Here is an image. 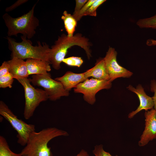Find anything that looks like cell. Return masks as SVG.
<instances>
[{"mask_svg": "<svg viewBox=\"0 0 156 156\" xmlns=\"http://www.w3.org/2000/svg\"><path fill=\"white\" fill-rule=\"evenodd\" d=\"M68 135L66 131L54 127L34 131L30 135L20 154L22 156H53L51 148L48 146L49 142L55 138Z\"/></svg>", "mask_w": 156, "mask_h": 156, "instance_id": "obj_1", "label": "cell"}, {"mask_svg": "<svg viewBox=\"0 0 156 156\" xmlns=\"http://www.w3.org/2000/svg\"><path fill=\"white\" fill-rule=\"evenodd\" d=\"M75 45L83 48L85 51L88 59L91 57L90 49L91 44L88 38L82 36L80 33H77L71 37L63 34L58 37L50 49L49 61L54 69L59 70L60 68V64L65 58L68 50Z\"/></svg>", "mask_w": 156, "mask_h": 156, "instance_id": "obj_2", "label": "cell"}, {"mask_svg": "<svg viewBox=\"0 0 156 156\" xmlns=\"http://www.w3.org/2000/svg\"><path fill=\"white\" fill-rule=\"evenodd\" d=\"M22 41L16 42L14 39L7 36L9 48L12 51V58L16 57L23 60L33 59L44 60L50 63L49 55L50 49L45 42L41 44L38 42V45L33 46L32 42L23 36Z\"/></svg>", "mask_w": 156, "mask_h": 156, "instance_id": "obj_3", "label": "cell"}, {"mask_svg": "<svg viewBox=\"0 0 156 156\" xmlns=\"http://www.w3.org/2000/svg\"><path fill=\"white\" fill-rule=\"evenodd\" d=\"M35 4L27 13L17 18H13L7 13L3 15L2 18L8 28V36H17L19 34L28 39L32 38L36 34L39 25V21L34 16Z\"/></svg>", "mask_w": 156, "mask_h": 156, "instance_id": "obj_4", "label": "cell"}, {"mask_svg": "<svg viewBox=\"0 0 156 156\" xmlns=\"http://www.w3.org/2000/svg\"><path fill=\"white\" fill-rule=\"evenodd\" d=\"M17 80L24 89L25 102L23 115L25 118L28 120L33 116L41 102L49 99V96L44 90L33 87L31 84L30 78H22Z\"/></svg>", "mask_w": 156, "mask_h": 156, "instance_id": "obj_5", "label": "cell"}, {"mask_svg": "<svg viewBox=\"0 0 156 156\" xmlns=\"http://www.w3.org/2000/svg\"><path fill=\"white\" fill-rule=\"evenodd\" d=\"M0 114L17 132L18 143L21 146H25L30 135L35 131V125L28 124L18 119L2 101H0Z\"/></svg>", "mask_w": 156, "mask_h": 156, "instance_id": "obj_6", "label": "cell"}, {"mask_svg": "<svg viewBox=\"0 0 156 156\" xmlns=\"http://www.w3.org/2000/svg\"><path fill=\"white\" fill-rule=\"evenodd\" d=\"M30 78L31 83L34 86L42 87L48 94L49 99L55 101L62 96H67L69 91L66 90L59 81L51 78L50 74L33 75Z\"/></svg>", "mask_w": 156, "mask_h": 156, "instance_id": "obj_7", "label": "cell"}, {"mask_svg": "<svg viewBox=\"0 0 156 156\" xmlns=\"http://www.w3.org/2000/svg\"><path fill=\"white\" fill-rule=\"evenodd\" d=\"M112 86V82L110 81L92 78L80 83L74 89V92L83 94L84 100L89 104L93 105L96 101V93L103 89H109Z\"/></svg>", "mask_w": 156, "mask_h": 156, "instance_id": "obj_8", "label": "cell"}, {"mask_svg": "<svg viewBox=\"0 0 156 156\" xmlns=\"http://www.w3.org/2000/svg\"><path fill=\"white\" fill-rule=\"evenodd\" d=\"M117 55V53L115 49L110 47L103 58L111 82L119 78H129L133 74L132 72L118 64L116 59Z\"/></svg>", "mask_w": 156, "mask_h": 156, "instance_id": "obj_9", "label": "cell"}, {"mask_svg": "<svg viewBox=\"0 0 156 156\" xmlns=\"http://www.w3.org/2000/svg\"><path fill=\"white\" fill-rule=\"evenodd\" d=\"M144 116V129L138 142V145L141 147L156 139V111L153 108L146 111Z\"/></svg>", "mask_w": 156, "mask_h": 156, "instance_id": "obj_10", "label": "cell"}, {"mask_svg": "<svg viewBox=\"0 0 156 156\" xmlns=\"http://www.w3.org/2000/svg\"><path fill=\"white\" fill-rule=\"evenodd\" d=\"M127 88L137 95L140 101L139 105L137 109L129 114V118L131 119L133 118L137 113L143 110L146 111L153 108L154 102L152 97L147 95L141 84H138L136 88L129 85Z\"/></svg>", "mask_w": 156, "mask_h": 156, "instance_id": "obj_11", "label": "cell"}, {"mask_svg": "<svg viewBox=\"0 0 156 156\" xmlns=\"http://www.w3.org/2000/svg\"><path fill=\"white\" fill-rule=\"evenodd\" d=\"M88 79L84 72L76 73L68 71L63 76L56 78L55 80L60 82L65 89L69 91L72 88H75L80 83Z\"/></svg>", "mask_w": 156, "mask_h": 156, "instance_id": "obj_12", "label": "cell"}, {"mask_svg": "<svg viewBox=\"0 0 156 156\" xmlns=\"http://www.w3.org/2000/svg\"><path fill=\"white\" fill-rule=\"evenodd\" d=\"M10 66V73L13 78L17 80L27 78L29 76L26 61L16 57L7 61Z\"/></svg>", "mask_w": 156, "mask_h": 156, "instance_id": "obj_13", "label": "cell"}, {"mask_svg": "<svg viewBox=\"0 0 156 156\" xmlns=\"http://www.w3.org/2000/svg\"><path fill=\"white\" fill-rule=\"evenodd\" d=\"M29 75H44L51 70L50 63L38 59H29L25 61Z\"/></svg>", "mask_w": 156, "mask_h": 156, "instance_id": "obj_14", "label": "cell"}, {"mask_svg": "<svg viewBox=\"0 0 156 156\" xmlns=\"http://www.w3.org/2000/svg\"><path fill=\"white\" fill-rule=\"evenodd\" d=\"M84 73L88 78L92 77L97 79L110 81V77L107 73L103 58L98 59L95 66Z\"/></svg>", "mask_w": 156, "mask_h": 156, "instance_id": "obj_15", "label": "cell"}, {"mask_svg": "<svg viewBox=\"0 0 156 156\" xmlns=\"http://www.w3.org/2000/svg\"><path fill=\"white\" fill-rule=\"evenodd\" d=\"M61 18L64 22L67 36L69 37L73 36L77 26V21L73 15L66 10L64 12Z\"/></svg>", "mask_w": 156, "mask_h": 156, "instance_id": "obj_16", "label": "cell"}, {"mask_svg": "<svg viewBox=\"0 0 156 156\" xmlns=\"http://www.w3.org/2000/svg\"><path fill=\"white\" fill-rule=\"evenodd\" d=\"M136 24L141 28H150L156 29V14L149 17L138 20Z\"/></svg>", "mask_w": 156, "mask_h": 156, "instance_id": "obj_17", "label": "cell"}, {"mask_svg": "<svg viewBox=\"0 0 156 156\" xmlns=\"http://www.w3.org/2000/svg\"><path fill=\"white\" fill-rule=\"evenodd\" d=\"M0 156H22L20 153L13 152L10 149L5 138L0 136Z\"/></svg>", "mask_w": 156, "mask_h": 156, "instance_id": "obj_18", "label": "cell"}, {"mask_svg": "<svg viewBox=\"0 0 156 156\" xmlns=\"http://www.w3.org/2000/svg\"><path fill=\"white\" fill-rule=\"evenodd\" d=\"M14 78L10 73L0 77V88H5L12 87Z\"/></svg>", "mask_w": 156, "mask_h": 156, "instance_id": "obj_19", "label": "cell"}, {"mask_svg": "<svg viewBox=\"0 0 156 156\" xmlns=\"http://www.w3.org/2000/svg\"><path fill=\"white\" fill-rule=\"evenodd\" d=\"M62 62L69 66L79 67L83 63V61L81 57L72 56L64 58Z\"/></svg>", "mask_w": 156, "mask_h": 156, "instance_id": "obj_20", "label": "cell"}, {"mask_svg": "<svg viewBox=\"0 0 156 156\" xmlns=\"http://www.w3.org/2000/svg\"><path fill=\"white\" fill-rule=\"evenodd\" d=\"M106 1L105 0H96L88 9L83 14V16L87 15L96 16V10L97 8Z\"/></svg>", "mask_w": 156, "mask_h": 156, "instance_id": "obj_21", "label": "cell"}, {"mask_svg": "<svg viewBox=\"0 0 156 156\" xmlns=\"http://www.w3.org/2000/svg\"><path fill=\"white\" fill-rule=\"evenodd\" d=\"M92 153L95 156H112L109 152L104 150L102 144L96 145Z\"/></svg>", "mask_w": 156, "mask_h": 156, "instance_id": "obj_22", "label": "cell"}, {"mask_svg": "<svg viewBox=\"0 0 156 156\" xmlns=\"http://www.w3.org/2000/svg\"><path fill=\"white\" fill-rule=\"evenodd\" d=\"M96 0H89L83 7L78 14L74 18L77 21L80 20L84 13L88 9Z\"/></svg>", "mask_w": 156, "mask_h": 156, "instance_id": "obj_23", "label": "cell"}, {"mask_svg": "<svg viewBox=\"0 0 156 156\" xmlns=\"http://www.w3.org/2000/svg\"><path fill=\"white\" fill-rule=\"evenodd\" d=\"M88 1L87 0H75V6L73 15L74 17H75L78 14L82 8Z\"/></svg>", "mask_w": 156, "mask_h": 156, "instance_id": "obj_24", "label": "cell"}, {"mask_svg": "<svg viewBox=\"0 0 156 156\" xmlns=\"http://www.w3.org/2000/svg\"><path fill=\"white\" fill-rule=\"evenodd\" d=\"M150 86L151 91L154 93L152 97L154 102L153 108L156 111V81L154 79L152 80Z\"/></svg>", "mask_w": 156, "mask_h": 156, "instance_id": "obj_25", "label": "cell"}, {"mask_svg": "<svg viewBox=\"0 0 156 156\" xmlns=\"http://www.w3.org/2000/svg\"><path fill=\"white\" fill-rule=\"evenodd\" d=\"M10 73V66L8 61H4L0 67V77Z\"/></svg>", "mask_w": 156, "mask_h": 156, "instance_id": "obj_26", "label": "cell"}, {"mask_svg": "<svg viewBox=\"0 0 156 156\" xmlns=\"http://www.w3.org/2000/svg\"><path fill=\"white\" fill-rule=\"evenodd\" d=\"M27 0H18L12 5L8 7L5 8V11L6 12H9L14 10L21 5L27 2Z\"/></svg>", "mask_w": 156, "mask_h": 156, "instance_id": "obj_27", "label": "cell"}, {"mask_svg": "<svg viewBox=\"0 0 156 156\" xmlns=\"http://www.w3.org/2000/svg\"><path fill=\"white\" fill-rule=\"evenodd\" d=\"M146 44L149 46L156 45V40L152 39H149L146 41Z\"/></svg>", "mask_w": 156, "mask_h": 156, "instance_id": "obj_28", "label": "cell"}, {"mask_svg": "<svg viewBox=\"0 0 156 156\" xmlns=\"http://www.w3.org/2000/svg\"><path fill=\"white\" fill-rule=\"evenodd\" d=\"M75 156H89L88 153L83 149H82L80 152Z\"/></svg>", "mask_w": 156, "mask_h": 156, "instance_id": "obj_29", "label": "cell"}, {"mask_svg": "<svg viewBox=\"0 0 156 156\" xmlns=\"http://www.w3.org/2000/svg\"><path fill=\"white\" fill-rule=\"evenodd\" d=\"M118 156V155H116V156Z\"/></svg>", "mask_w": 156, "mask_h": 156, "instance_id": "obj_30", "label": "cell"}]
</instances>
